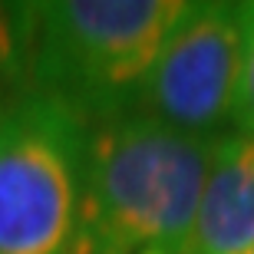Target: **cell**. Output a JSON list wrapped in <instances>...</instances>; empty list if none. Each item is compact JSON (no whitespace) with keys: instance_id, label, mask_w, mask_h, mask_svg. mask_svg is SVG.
<instances>
[{"instance_id":"cell-1","label":"cell","mask_w":254,"mask_h":254,"mask_svg":"<svg viewBox=\"0 0 254 254\" xmlns=\"http://www.w3.org/2000/svg\"><path fill=\"white\" fill-rule=\"evenodd\" d=\"M185 10L182 0L17 3L23 89L66 106L86 126L132 116Z\"/></svg>"},{"instance_id":"cell-2","label":"cell","mask_w":254,"mask_h":254,"mask_svg":"<svg viewBox=\"0 0 254 254\" xmlns=\"http://www.w3.org/2000/svg\"><path fill=\"white\" fill-rule=\"evenodd\" d=\"M218 142L135 113L93 126L86 254H182Z\"/></svg>"},{"instance_id":"cell-3","label":"cell","mask_w":254,"mask_h":254,"mask_svg":"<svg viewBox=\"0 0 254 254\" xmlns=\"http://www.w3.org/2000/svg\"><path fill=\"white\" fill-rule=\"evenodd\" d=\"M89 132L47 96L0 116V254H86Z\"/></svg>"},{"instance_id":"cell-4","label":"cell","mask_w":254,"mask_h":254,"mask_svg":"<svg viewBox=\"0 0 254 254\" xmlns=\"http://www.w3.org/2000/svg\"><path fill=\"white\" fill-rule=\"evenodd\" d=\"M245 3H189L152 63L135 116L195 139H225L235 116Z\"/></svg>"},{"instance_id":"cell-5","label":"cell","mask_w":254,"mask_h":254,"mask_svg":"<svg viewBox=\"0 0 254 254\" xmlns=\"http://www.w3.org/2000/svg\"><path fill=\"white\" fill-rule=\"evenodd\" d=\"M254 248V139L228 132L218 142L195 225L182 254H248Z\"/></svg>"},{"instance_id":"cell-6","label":"cell","mask_w":254,"mask_h":254,"mask_svg":"<svg viewBox=\"0 0 254 254\" xmlns=\"http://www.w3.org/2000/svg\"><path fill=\"white\" fill-rule=\"evenodd\" d=\"M23 89V53H20L17 3H0V116L17 103Z\"/></svg>"},{"instance_id":"cell-7","label":"cell","mask_w":254,"mask_h":254,"mask_svg":"<svg viewBox=\"0 0 254 254\" xmlns=\"http://www.w3.org/2000/svg\"><path fill=\"white\" fill-rule=\"evenodd\" d=\"M231 129L238 135L254 139V3H245V47H241V73H238Z\"/></svg>"},{"instance_id":"cell-8","label":"cell","mask_w":254,"mask_h":254,"mask_svg":"<svg viewBox=\"0 0 254 254\" xmlns=\"http://www.w3.org/2000/svg\"><path fill=\"white\" fill-rule=\"evenodd\" d=\"M248 254H254V248H251V251H248Z\"/></svg>"}]
</instances>
